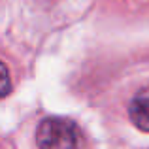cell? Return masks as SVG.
<instances>
[{"instance_id":"1","label":"cell","mask_w":149,"mask_h":149,"mask_svg":"<svg viewBox=\"0 0 149 149\" xmlns=\"http://www.w3.org/2000/svg\"><path fill=\"white\" fill-rule=\"evenodd\" d=\"M36 142L42 147H76L81 143V132L70 119L49 117L38 127Z\"/></svg>"},{"instance_id":"2","label":"cell","mask_w":149,"mask_h":149,"mask_svg":"<svg viewBox=\"0 0 149 149\" xmlns=\"http://www.w3.org/2000/svg\"><path fill=\"white\" fill-rule=\"evenodd\" d=\"M128 115H130L132 123H134L140 130L149 132V87L142 89V91L132 98L130 108H128Z\"/></svg>"},{"instance_id":"3","label":"cell","mask_w":149,"mask_h":149,"mask_svg":"<svg viewBox=\"0 0 149 149\" xmlns=\"http://www.w3.org/2000/svg\"><path fill=\"white\" fill-rule=\"evenodd\" d=\"M11 91V79H10V72H8L6 64L0 61V98H4L6 95H10Z\"/></svg>"}]
</instances>
